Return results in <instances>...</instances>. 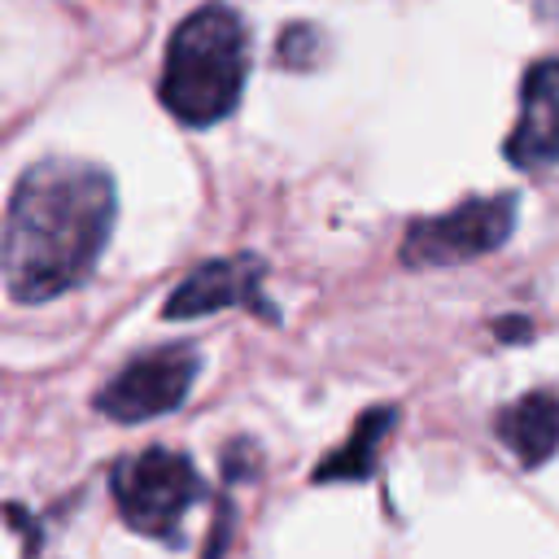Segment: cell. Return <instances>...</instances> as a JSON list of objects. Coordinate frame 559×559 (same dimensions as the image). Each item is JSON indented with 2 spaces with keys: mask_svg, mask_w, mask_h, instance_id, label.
<instances>
[{
  "mask_svg": "<svg viewBox=\"0 0 559 559\" xmlns=\"http://www.w3.org/2000/svg\"><path fill=\"white\" fill-rule=\"evenodd\" d=\"M262 258L258 253H231V258H214L201 262L197 271H188V280L162 301V319H201L227 306H245L249 314L280 323V310L266 301L262 293Z\"/></svg>",
  "mask_w": 559,
  "mask_h": 559,
  "instance_id": "cell-6",
  "label": "cell"
},
{
  "mask_svg": "<svg viewBox=\"0 0 559 559\" xmlns=\"http://www.w3.org/2000/svg\"><path fill=\"white\" fill-rule=\"evenodd\" d=\"M323 57H328V39H323V31L310 26V22H288V26L280 31V39H275V61H280L284 70L306 74V70H314Z\"/></svg>",
  "mask_w": 559,
  "mask_h": 559,
  "instance_id": "cell-10",
  "label": "cell"
},
{
  "mask_svg": "<svg viewBox=\"0 0 559 559\" xmlns=\"http://www.w3.org/2000/svg\"><path fill=\"white\" fill-rule=\"evenodd\" d=\"M109 489H114L118 515L135 533L166 546L183 542V515L192 511V502L205 498V480L197 463L183 450H166V445H148L118 459Z\"/></svg>",
  "mask_w": 559,
  "mask_h": 559,
  "instance_id": "cell-3",
  "label": "cell"
},
{
  "mask_svg": "<svg viewBox=\"0 0 559 559\" xmlns=\"http://www.w3.org/2000/svg\"><path fill=\"white\" fill-rule=\"evenodd\" d=\"M515 170L542 175L559 166V57H542L520 79V118L502 144Z\"/></svg>",
  "mask_w": 559,
  "mask_h": 559,
  "instance_id": "cell-7",
  "label": "cell"
},
{
  "mask_svg": "<svg viewBox=\"0 0 559 559\" xmlns=\"http://www.w3.org/2000/svg\"><path fill=\"white\" fill-rule=\"evenodd\" d=\"M114 214L118 188L105 166L87 157L31 162L4 210L0 266L9 297L39 306L79 288L109 245Z\"/></svg>",
  "mask_w": 559,
  "mask_h": 559,
  "instance_id": "cell-1",
  "label": "cell"
},
{
  "mask_svg": "<svg viewBox=\"0 0 559 559\" xmlns=\"http://www.w3.org/2000/svg\"><path fill=\"white\" fill-rule=\"evenodd\" d=\"M245 79H249L245 22L231 4L205 0L170 31L157 96L175 122L214 127L240 105Z\"/></svg>",
  "mask_w": 559,
  "mask_h": 559,
  "instance_id": "cell-2",
  "label": "cell"
},
{
  "mask_svg": "<svg viewBox=\"0 0 559 559\" xmlns=\"http://www.w3.org/2000/svg\"><path fill=\"white\" fill-rule=\"evenodd\" d=\"M515 205H520L515 192H489V197H467L445 214L415 218L402 236V266L437 271L502 249L515 231Z\"/></svg>",
  "mask_w": 559,
  "mask_h": 559,
  "instance_id": "cell-4",
  "label": "cell"
},
{
  "mask_svg": "<svg viewBox=\"0 0 559 559\" xmlns=\"http://www.w3.org/2000/svg\"><path fill=\"white\" fill-rule=\"evenodd\" d=\"M493 336H498V341H528L533 328H528V319H498V323H493Z\"/></svg>",
  "mask_w": 559,
  "mask_h": 559,
  "instance_id": "cell-11",
  "label": "cell"
},
{
  "mask_svg": "<svg viewBox=\"0 0 559 559\" xmlns=\"http://www.w3.org/2000/svg\"><path fill=\"white\" fill-rule=\"evenodd\" d=\"M393 424H397V406H367V411L354 419L349 437H345L328 459L314 463L310 480H314V485H332V480H371V476H376V463H380V445H384V437L393 432Z\"/></svg>",
  "mask_w": 559,
  "mask_h": 559,
  "instance_id": "cell-9",
  "label": "cell"
},
{
  "mask_svg": "<svg viewBox=\"0 0 559 559\" xmlns=\"http://www.w3.org/2000/svg\"><path fill=\"white\" fill-rule=\"evenodd\" d=\"M201 371V354L188 341L153 345L135 358H127L92 397V406L114 424H144L157 415H170L188 402Z\"/></svg>",
  "mask_w": 559,
  "mask_h": 559,
  "instance_id": "cell-5",
  "label": "cell"
},
{
  "mask_svg": "<svg viewBox=\"0 0 559 559\" xmlns=\"http://www.w3.org/2000/svg\"><path fill=\"white\" fill-rule=\"evenodd\" d=\"M498 441L515 454L520 467H542L559 454V397L550 389H533L515 402H507L493 415Z\"/></svg>",
  "mask_w": 559,
  "mask_h": 559,
  "instance_id": "cell-8",
  "label": "cell"
}]
</instances>
